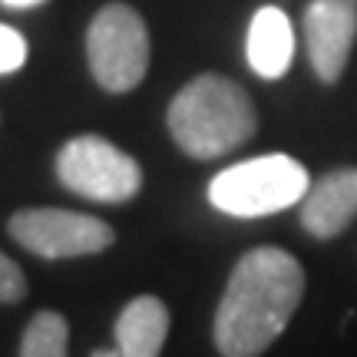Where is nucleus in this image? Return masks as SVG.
I'll list each match as a JSON object with an SVG mask.
<instances>
[{
	"label": "nucleus",
	"instance_id": "0eeeda50",
	"mask_svg": "<svg viewBox=\"0 0 357 357\" xmlns=\"http://www.w3.org/2000/svg\"><path fill=\"white\" fill-rule=\"evenodd\" d=\"M357 37V0H314L305 13L311 66L324 83L341 79Z\"/></svg>",
	"mask_w": 357,
	"mask_h": 357
},
{
	"label": "nucleus",
	"instance_id": "423d86ee",
	"mask_svg": "<svg viewBox=\"0 0 357 357\" xmlns=\"http://www.w3.org/2000/svg\"><path fill=\"white\" fill-rule=\"evenodd\" d=\"M7 231L26 252L53 261L106 252L116 238V231L102 218L70 212V208H20L10 215Z\"/></svg>",
	"mask_w": 357,
	"mask_h": 357
},
{
	"label": "nucleus",
	"instance_id": "f8f14e48",
	"mask_svg": "<svg viewBox=\"0 0 357 357\" xmlns=\"http://www.w3.org/2000/svg\"><path fill=\"white\" fill-rule=\"evenodd\" d=\"M26 63V40L20 30L0 24V77L17 73Z\"/></svg>",
	"mask_w": 357,
	"mask_h": 357
},
{
	"label": "nucleus",
	"instance_id": "f257e3e1",
	"mask_svg": "<svg viewBox=\"0 0 357 357\" xmlns=\"http://www.w3.org/2000/svg\"><path fill=\"white\" fill-rule=\"evenodd\" d=\"M305 298L301 261L275 245L238 258L215 311V347L222 357H258L281 337Z\"/></svg>",
	"mask_w": 357,
	"mask_h": 357
},
{
	"label": "nucleus",
	"instance_id": "20e7f679",
	"mask_svg": "<svg viewBox=\"0 0 357 357\" xmlns=\"http://www.w3.org/2000/svg\"><path fill=\"white\" fill-rule=\"evenodd\" d=\"M89 73L106 93L136 89L149 70V30L126 3H106L86 33Z\"/></svg>",
	"mask_w": 357,
	"mask_h": 357
},
{
	"label": "nucleus",
	"instance_id": "4468645a",
	"mask_svg": "<svg viewBox=\"0 0 357 357\" xmlns=\"http://www.w3.org/2000/svg\"><path fill=\"white\" fill-rule=\"evenodd\" d=\"M3 7H13V10H26V7H37L43 0H0Z\"/></svg>",
	"mask_w": 357,
	"mask_h": 357
},
{
	"label": "nucleus",
	"instance_id": "39448f33",
	"mask_svg": "<svg viewBox=\"0 0 357 357\" xmlns=\"http://www.w3.org/2000/svg\"><path fill=\"white\" fill-rule=\"evenodd\" d=\"M56 176L70 192L93 202H126L142 189V169L102 136H77L56 155Z\"/></svg>",
	"mask_w": 357,
	"mask_h": 357
},
{
	"label": "nucleus",
	"instance_id": "f03ea898",
	"mask_svg": "<svg viewBox=\"0 0 357 357\" xmlns=\"http://www.w3.org/2000/svg\"><path fill=\"white\" fill-rule=\"evenodd\" d=\"M258 129L252 96L235 79L202 73L169 102V132L192 159H218L238 149Z\"/></svg>",
	"mask_w": 357,
	"mask_h": 357
},
{
	"label": "nucleus",
	"instance_id": "6e6552de",
	"mask_svg": "<svg viewBox=\"0 0 357 357\" xmlns=\"http://www.w3.org/2000/svg\"><path fill=\"white\" fill-rule=\"evenodd\" d=\"M357 218V169H334L311 182L301 199V225L314 238L328 242Z\"/></svg>",
	"mask_w": 357,
	"mask_h": 357
},
{
	"label": "nucleus",
	"instance_id": "ddd939ff",
	"mask_svg": "<svg viewBox=\"0 0 357 357\" xmlns=\"http://www.w3.org/2000/svg\"><path fill=\"white\" fill-rule=\"evenodd\" d=\"M26 294V278L20 265L0 252V305H13Z\"/></svg>",
	"mask_w": 357,
	"mask_h": 357
},
{
	"label": "nucleus",
	"instance_id": "7ed1b4c3",
	"mask_svg": "<svg viewBox=\"0 0 357 357\" xmlns=\"http://www.w3.org/2000/svg\"><path fill=\"white\" fill-rule=\"evenodd\" d=\"M311 189L307 169L284 153H268L229 166L208 182V202L235 218H261L301 202Z\"/></svg>",
	"mask_w": 357,
	"mask_h": 357
},
{
	"label": "nucleus",
	"instance_id": "9d476101",
	"mask_svg": "<svg viewBox=\"0 0 357 357\" xmlns=\"http://www.w3.org/2000/svg\"><path fill=\"white\" fill-rule=\"evenodd\" d=\"M248 66L261 79H278L288 73L294 56V30L281 7H261L248 26Z\"/></svg>",
	"mask_w": 357,
	"mask_h": 357
},
{
	"label": "nucleus",
	"instance_id": "9b49d317",
	"mask_svg": "<svg viewBox=\"0 0 357 357\" xmlns=\"http://www.w3.org/2000/svg\"><path fill=\"white\" fill-rule=\"evenodd\" d=\"M70 324L60 311H37L20 337V357H66Z\"/></svg>",
	"mask_w": 357,
	"mask_h": 357
},
{
	"label": "nucleus",
	"instance_id": "1a4fd4ad",
	"mask_svg": "<svg viewBox=\"0 0 357 357\" xmlns=\"http://www.w3.org/2000/svg\"><path fill=\"white\" fill-rule=\"evenodd\" d=\"M169 337V307L155 294L132 298L116 318V354L159 357Z\"/></svg>",
	"mask_w": 357,
	"mask_h": 357
},
{
	"label": "nucleus",
	"instance_id": "2eb2a0df",
	"mask_svg": "<svg viewBox=\"0 0 357 357\" xmlns=\"http://www.w3.org/2000/svg\"><path fill=\"white\" fill-rule=\"evenodd\" d=\"M93 357H119V354H116V347H109V351H96Z\"/></svg>",
	"mask_w": 357,
	"mask_h": 357
}]
</instances>
